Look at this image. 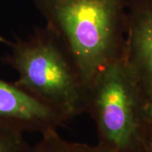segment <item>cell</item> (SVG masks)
I'll use <instances>...</instances> for the list:
<instances>
[{"mask_svg":"<svg viewBox=\"0 0 152 152\" xmlns=\"http://www.w3.org/2000/svg\"><path fill=\"white\" fill-rule=\"evenodd\" d=\"M147 94L124 56L106 65L88 87L86 113L98 143L120 152H148Z\"/></svg>","mask_w":152,"mask_h":152,"instance_id":"obj_3","label":"cell"},{"mask_svg":"<svg viewBox=\"0 0 152 152\" xmlns=\"http://www.w3.org/2000/svg\"><path fill=\"white\" fill-rule=\"evenodd\" d=\"M124 58L145 92L152 91V0H127Z\"/></svg>","mask_w":152,"mask_h":152,"instance_id":"obj_5","label":"cell"},{"mask_svg":"<svg viewBox=\"0 0 152 152\" xmlns=\"http://www.w3.org/2000/svg\"><path fill=\"white\" fill-rule=\"evenodd\" d=\"M0 121L23 133L41 135L58 130L67 123L53 109L0 77Z\"/></svg>","mask_w":152,"mask_h":152,"instance_id":"obj_4","label":"cell"},{"mask_svg":"<svg viewBox=\"0 0 152 152\" xmlns=\"http://www.w3.org/2000/svg\"><path fill=\"white\" fill-rule=\"evenodd\" d=\"M31 152H120L101 145H90L84 143L70 142L59 135L58 130L41 135L40 140L32 145Z\"/></svg>","mask_w":152,"mask_h":152,"instance_id":"obj_6","label":"cell"},{"mask_svg":"<svg viewBox=\"0 0 152 152\" xmlns=\"http://www.w3.org/2000/svg\"><path fill=\"white\" fill-rule=\"evenodd\" d=\"M35 4L87 88L99 71L124 54L127 0H35Z\"/></svg>","mask_w":152,"mask_h":152,"instance_id":"obj_1","label":"cell"},{"mask_svg":"<svg viewBox=\"0 0 152 152\" xmlns=\"http://www.w3.org/2000/svg\"><path fill=\"white\" fill-rule=\"evenodd\" d=\"M10 41H8L3 35L0 34V44H5V45L8 46L10 44Z\"/></svg>","mask_w":152,"mask_h":152,"instance_id":"obj_9","label":"cell"},{"mask_svg":"<svg viewBox=\"0 0 152 152\" xmlns=\"http://www.w3.org/2000/svg\"><path fill=\"white\" fill-rule=\"evenodd\" d=\"M8 46L3 62L17 73L16 86L66 122L86 113L88 88L65 47L48 28H36Z\"/></svg>","mask_w":152,"mask_h":152,"instance_id":"obj_2","label":"cell"},{"mask_svg":"<svg viewBox=\"0 0 152 152\" xmlns=\"http://www.w3.org/2000/svg\"><path fill=\"white\" fill-rule=\"evenodd\" d=\"M147 115H148V124H149V143L148 152H152V91L147 92Z\"/></svg>","mask_w":152,"mask_h":152,"instance_id":"obj_8","label":"cell"},{"mask_svg":"<svg viewBox=\"0 0 152 152\" xmlns=\"http://www.w3.org/2000/svg\"><path fill=\"white\" fill-rule=\"evenodd\" d=\"M22 131L0 121V152H31Z\"/></svg>","mask_w":152,"mask_h":152,"instance_id":"obj_7","label":"cell"}]
</instances>
